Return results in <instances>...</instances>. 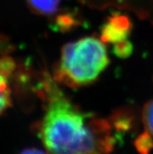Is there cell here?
I'll return each instance as SVG.
<instances>
[{"label":"cell","instance_id":"cell-1","mask_svg":"<svg viewBox=\"0 0 153 154\" xmlns=\"http://www.w3.org/2000/svg\"><path fill=\"white\" fill-rule=\"evenodd\" d=\"M46 108L36 126L49 154H110L116 146L110 121L95 117L76 106L47 78L43 87Z\"/></svg>","mask_w":153,"mask_h":154},{"label":"cell","instance_id":"cell-2","mask_svg":"<svg viewBox=\"0 0 153 154\" xmlns=\"http://www.w3.org/2000/svg\"><path fill=\"white\" fill-rule=\"evenodd\" d=\"M109 63L107 49L102 39L84 37L62 47L53 69V79L70 88H81L95 82Z\"/></svg>","mask_w":153,"mask_h":154},{"label":"cell","instance_id":"cell-3","mask_svg":"<svg viewBox=\"0 0 153 154\" xmlns=\"http://www.w3.org/2000/svg\"><path fill=\"white\" fill-rule=\"evenodd\" d=\"M131 29V21L127 16L121 14H113L102 26V41L112 45L126 41L130 36Z\"/></svg>","mask_w":153,"mask_h":154},{"label":"cell","instance_id":"cell-4","mask_svg":"<svg viewBox=\"0 0 153 154\" xmlns=\"http://www.w3.org/2000/svg\"><path fill=\"white\" fill-rule=\"evenodd\" d=\"M13 71L0 62V115L12 106V90L9 78Z\"/></svg>","mask_w":153,"mask_h":154},{"label":"cell","instance_id":"cell-5","mask_svg":"<svg viewBox=\"0 0 153 154\" xmlns=\"http://www.w3.org/2000/svg\"><path fill=\"white\" fill-rule=\"evenodd\" d=\"M34 14L41 16H52L59 10L61 0H26Z\"/></svg>","mask_w":153,"mask_h":154},{"label":"cell","instance_id":"cell-6","mask_svg":"<svg viewBox=\"0 0 153 154\" xmlns=\"http://www.w3.org/2000/svg\"><path fill=\"white\" fill-rule=\"evenodd\" d=\"M142 122L147 131L153 138V100L147 102L142 109Z\"/></svg>","mask_w":153,"mask_h":154},{"label":"cell","instance_id":"cell-7","mask_svg":"<svg viewBox=\"0 0 153 154\" xmlns=\"http://www.w3.org/2000/svg\"><path fill=\"white\" fill-rule=\"evenodd\" d=\"M135 146L141 154H149L153 149L152 137L147 131L142 133L138 137L135 142Z\"/></svg>","mask_w":153,"mask_h":154},{"label":"cell","instance_id":"cell-8","mask_svg":"<svg viewBox=\"0 0 153 154\" xmlns=\"http://www.w3.org/2000/svg\"><path fill=\"white\" fill-rule=\"evenodd\" d=\"M112 52L117 57L127 58L131 55L133 52V45L129 40H126L113 45Z\"/></svg>","mask_w":153,"mask_h":154},{"label":"cell","instance_id":"cell-9","mask_svg":"<svg viewBox=\"0 0 153 154\" xmlns=\"http://www.w3.org/2000/svg\"><path fill=\"white\" fill-rule=\"evenodd\" d=\"M74 18L70 15H60L57 17L56 25L60 30L67 29L71 26L74 25Z\"/></svg>","mask_w":153,"mask_h":154},{"label":"cell","instance_id":"cell-10","mask_svg":"<svg viewBox=\"0 0 153 154\" xmlns=\"http://www.w3.org/2000/svg\"><path fill=\"white\" fill-rule=\"evenodd\" d=\"M19 154H49L37 148H27L22 150Z\"/></svg>","mask_w":153,"mask_h":154},{"label":"cell","instance_id":"cell-11","mask_svg":"<svg viewBox=\"0 0 153 154\" xmlns=\"http://www.w3.org/2000/svg\"><path fill=\"white\" fill-rule=\"evenodd\" d=\"M81 1H84V0H81Z\"/></svg>","mask_w":153,"mask_h":154}]
</instances>
